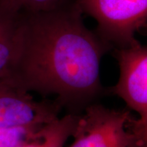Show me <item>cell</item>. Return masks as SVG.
Masks as SVG:
<instances>
[{
    "label": "cell",
    "instance_id": "obj_2",
    "mask_svg": "<svg viewBox=\"0 0 147 147\" xmlns=\"http://www.w3.org/2000/svg\"><path fill=\"white\" fill-rule=\"evenodd\" d=\"M82 12L94 18L95 32L113 49L128 47L147 23V0H75Z\"/></svg>",
    "mask_w": 147,
    "mask_h": 147
},
{
    "label": "cell",
    "instance_id": "obj_4",
    "mask_svg": "<svg viewBox=\"0 0 147 147\" xmlns=\"http://www.w3.org/2000/svg\"><path fill=\"white\" fill-rule=\"evenodd\" d=\"M62 109L57 101L36 100L30 93L0 78V128L43 126L58 118Z\"/></svg>",
    "mask_w": 147,
    "mask_h": 147
},
{
    "label": "cell",
    "instance_id": "obj_9",
    "mask_svg": "<svg viewBox=\"0 0 147 147\" xmlns=\"http://www.w3.org/2000/svg\"><path fill=\"white\" fill-rule=\"evenodd\" d=\"M21 12H46L53 10L70 0H0Z\"/></svg>",
    "mask_w": 147,
    "mask_h": 147
},
{
    "label": "cell",
    "instance_id": "obj_10",
    "mask_svg": "<svg viewBox=\"0 0 147 147\" xmlns=\"http://www.w3.org/2000/svg\"><path fill=\"white\" fill-rule=\"evenodd\" d=\"M128 128L147 147V118L133 117L129 123Z\"/></svg>",
    "mask_w": 147,
    "mask_h": 147
},
{
    "label": "cell",
    "instance_id": "obj_6",
    "mask_svg": "<svg viewBox=\"0 0 147 147\" xmlns=\"http://www.w3.org/2000/svg\"><path fill=\"white\" fill-rule=\"evenodd\" d=\"M22 14L0 1V78L5 76L15 58Z\"/></svg>",
    "mask_w": 147,
    "mask_h": 147
},
{
    "label": "cell",
    "instance_id": "obj_5",
    "mask_svg": "<svg viewBox=\"0 0 147 147\" xmlns=\"http://www.w3.org/2000/svg\"><path fill=\"white\" fill-rule=\"evenodd\" d=\"M119 69L118 81L112 93L127 107L147 118V45L137 41L128 47L114 49Z\"/></svg>",
    "mask_w": 147,
    "mask_h": 147
},
{
    "label": "cell",
    "instance_id": "obj_7",
    "mask_svg": "<svg viewBox=\"0 0 147 147\" xmlns=\"http://www.w3.org/2000/svg\"><path fill=\"white\" fill-rule=\"evenodd\" d=\"M80 114L67 113L54 119L42 127L37 138L26 141L16 147H63L72 137Z\"/></svg>",
    "mask_w": 147,
    "mask_h": 147
},
{
    "label": "cell",
    "instance_id": "obj_8",
    "mask_svg": "<svg viewBox=\"0 0 147 147\" xmlns=\"http://www.w3.org/2000/svg\"><path fill=\"white\" fill-rule=\"evenodd\" d=\"M43 126L0 128V147H16L26 141L36 139L40 136Z\"/></svg>",
    "mask_w": 147,
    "mask_h": 147
},
{
    "label": "cell",
    "instance_id": "obj_1",
    "mask_svg": "<svg viewBox=\"0 0 147 147\" xmlns=\"http://www.w3.org/2000/svg\"><path fill=\"white\" fill-rule=\"evenodd\" d=\"M75 0L53 10L23 12L17 52L3 78L29 93L54 96L81 114L106 93L103 57L113 47L84 23Z\"/></svg>",
    "mask_w": 147,
    "mask_h": 147
},
{
    "label": "cell",
    "instance_id": "obj_3",
    "mask_svg": "<svg viewBox=\"0 0 147 147\" xmlns=\"http://www.w3.org/2000/svg\"><path fill=\"white\" fill-rule=\"evenodd\" d=\"M129 110L111 109L97 102L80 114L69 147H145L129 129Z\"/></svg>",
    "mask_w": 147,
    "mask_h": 147
}]
</instances>
